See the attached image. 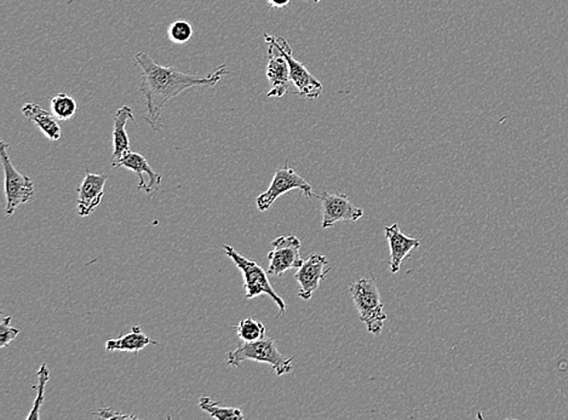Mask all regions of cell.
<instances>
[{"instance_id":"cell-22","label":"cell","mask_w":568,"mask_h":420,"mask_svg":"<svg viewBox=\"0 0 568 420\" xmlns=\"http://www.w3.org/2000/svg\"><path fill=\"white\" fill-rule=\"evenodd\" d=\"M193 34H194V29H193L191 22L185 20L175 21L168 30V39L175 44L188 43L192 39Z\"/></svg>"},{"instance_id":"cell-21","label":"cell","mask_w":568,"mask_h":420,"mask_svg":"<svg viewBox=\"0 0 568 420\" xmlns=\"http://www.w3.org/2000/svg\"><path fill=\"white\" fill-rule=\"evenodd\" d=\"M38 394L36 400H34L32 411L27 416V420H38L40 419L39 411L41 405L44 404V395H46V387L47 381L50 380V371L47 368V364H41L39 371H38Z\"/></svg>"},{"instance_id":"cell-8","label":"cell","mask_w":568,"mask_h":420,"mask_svg":"<svg viewBox=\"0 0 568 420\" xmlns=\"http://www.w3.org/2000/svg\"><path fill=\"white\" fill-rule=\"evenodd\" d=\"M268 44L267 78L271 84L268 98H282L290 92L292 81L290 67L287 57L279 49L277 44L271 38V34H264Z\"/></svg>"},{"instance_id":"cell-11","label":"cell","mask_w":568,"mask_h":420,"mask_svg":"<svg viewBox=\"0 0 568 420\" xmlns=\"http://www.w3.org/2000/svg\"><path fill=\"white\" fill-rule=\"evenodd\" d=\"M329 260L323 254L312 253L307 261L296 271L295 280L298 282V297L309 301L320 287V282L325 280L331 270H325Z\"/></svg>"},{"instance_id":"cell-17","label":"cell","mask_w":568,"mask_h":420,"mask_svg":"<svg viewBox=\"0 0 568 420\" xmlns=\"http://www.w3.org/2000/svg\"><path fill=\"white\" fill-rule=\"evenodd\" d=\"M150 344H158L144 335L139 325L133 326L130 333L116 339H109L106 342V349L108 351H131V353H140Z\"/></svg>"},{"instance_id":"cell-15","label":"cell","mask_w":568,"mask_h":420,"mask_svg":"<svg viewBox=\"0 0 568 420\" xmlns=\"http://www.w3.org/2000/svg\"><path fill=\"white\" fill-rule=\"evenodd\" d=\"M135 120L133 110L129 106L120 107L116 110L115 124H113V156L112 164L118 163L122 158L129 154L130 140L126 133L127 123Z\"/></svg>"},{"instance_id":"cell-12","label":"cell","mask_w":568,"mask_h":420,"mask_svg":"<svg viewBox=\"0 0 568 420\" xmlns=\"http://www.w3.org/2000/svg\"><path fill=\"white\" fill-rule=\"evenodd\" d=\"M107 175L91 174L86 170L84 181L78 188V215L81 217L90 216L101 204L103 195H105V185L107 184Z\"/></svg>"},{"instance_id":"cell-4","label":"cell","mask_w":568,"mask_h":420,"mask_svg":"<svg viewBox=\"0 0 568 420\" xmlns=\"http://www.w3.org/2000/svg\"><path fill=\"white\" fill-rule=\"evenodd\" d=\"M223 250H225L227 256L237 265V270L242 271L244 280H245L244 287H245L246 299H253L258 297V296L266 295L273 299L275 304L278 305L279 316L284 315L287 313V303L274 291L273 286H271L270 279H268L267 271L262 270L256 261L247 260V258L242 256L232 246L225 245Z\"/></svg>"},{"instance_id":"cell-2","label":"cell","mask_w":568,"mask_h":420,"mask_svg":"<svg viewBox=\"0 0 568 420\" xmlns=\"http://www.w3.org/2000/svg\"><path fill=\"white\" fill-rule=\"evenodd\" d=\"M349 292L368 332L374 336L381 335L388 315L385 314L376 281L373 278L359 279L350 286Z\"/></svg>"},{"instance_id":"cell-6","label":"cell","mask_w":568,"mask_h":420,"mask_svg":"<svg viewBox=\"0 0 568 420\" xmlns=\"http://www.w3.org/2000/svg\"><path fill=\"white\" fill-rule=\"evenodd\" d=\"M290 191H301L307 199H312L314 196L312 185L301 175L297 174L295 168L287 165V167H280L275 172L270 188L258 195L257 209L262 212L267 211L277 201L278 198Z\"/></svg>"},{"instance_id":"cell-19","label":"cell","mask_w":568,"mask_h":420,"mask_svg":"<svg viewBox=\"0 0 568 420\" xmlns=\"http://www.w3.org/2000/svg\"><path fill=\"white\" fill-rule=\"evenodd\" d=\"M50 107L51 113L61 122L73 118L78 110L77 101L64 92L51 99Z\"/></svg>"},{"instance_id":"cell-25","label":"cell","mask_w":568,"mask_h":420,"mask_svg":"<svg viewBox=\"0 0 568 420\" xmlns=\"http://www.w3.org/2000/svg\"><path fill=\"white\" fill-rule=\"evenodd\" d=\"M271 8H287L288 4H290L291 0H268Z\"/></svg>"},{"instance_id":"cell-23","label":"cell","mask_w":568,"mask_h":420,"mask_svg":"<svg viewBox=\"0 0 568 420\" xmlns=\"http://www.w3.org/2000/svg\"><path fill=\"white\" fill-rule=\"evenodd\" d=\"M12 320V316H6L0 325V347H8L19 336L20 330L10 325Z\"/></svg>"},{"instance_id":"cell-10","label":"cell","mask_w":568,"mask_h":420,"mask_svg":"<svg viewBox=\"0 0 568 420\" xmlns=\"http://www.w3.org/2000/svg\"><path fill=\"white\" fill-rule=\"evenodd\" d=\"M319 199L322 201L323 229L330 228L339 222H356L364 216V210L354 205L346 194L323 192Z\"/></svg>"},{"instance_id":"cell-26","label":"cell","mask_w":568,"mask_h":420,"mask_svg":"<svg viewBox=\"0 0 568 420\" xmlns=\"http://www.w3.org/2000/svg\"><path fill=\"white\" fill-rule=\"evenodd\" d=\"M307 2H311V0H307ZM313 2H314V3H320V2H322V0H313Z\"/></svg>"},{"instance_id":"cell-9","label":"cell","mask_w":568,"mask_h":420,"mask_svg":"<svg viewBox=\"0 0 568 420\" xmlns=\"http://www.w3.org/2000/svg\"><path fill=\"white\" fill-rule=\"evenodd\" d=\"M274 43L277 44L279 49L287 57L288 67H290V75L292 84H294L297 94L305 96L309 99H316L322 95L323 85L322 82L311 74V72L306 68L305 64L296 60L294 55H292L291 47L288 46V40L282 37L271 36Z\"/></svg>"},{"instance_id":"cell-13","label":"cell","mask_w":568,"mask_h":420,"mask_svg":"<svg viewBox=\"0 0 568 420\" xmlns=\"http://www.w3.org/2000/svg\"><path fill=\"white\" fill-rule=\"evenodd\" d=\"M112 167L115 168L125 167L127 170L135 172L137 177H139L137 189H139V191H142L143 189L148 194L157 191L161 182H163L161 176L151 168L146 158L141 156L139 153H133V151H130L129 154H126L118 163L112 164Z\"/></svg>"},{"instance_id":"cell-16","label":"cell","mask_w":568,"mask_h":420,"mask_svg":"<svg viewBox=\"0 0 568 420\" xmlns=\"http://www.w3.org/2000/svg\"><path fill=\"white\" fill-rule=\"evenodd\" d=\"M22 115L26 116L30 122L36 124L38 129L41 131L50 141H58L61 139V126L58 119L53 113L47 112L43 107L38 103H26L22 107Z\"/></svg>"},{"instance_id":"cell-24","label":"cell","mask_w":568,"mask_h":420,"mask_svg":"<svg viewBox=\"0 0 568 420\" xmlns=\"http://www.w3.org/2000/svg\"><path fill=\"white\" fill-rule=\"evenodd\" d=\"M94 416L103 419H135V416L124 415V413L112 408L98 409V412H94Z\"/></svg>"},{"instance_id":"cell-5","label":"cell","mask_w":568,"mask_h":420,"mask_svg":"<svg viewBox=\"0 0 568 420\" xmlns=\"http://www.w3.org/2000/svg\"><path fill=\"white\" fill-rule=\"evenodd\" d=\"M9 144L0 141V159L4 168L6 208L5 215L10 217L15 213L17 208L32 201L34 184L29 176L20 174L13 167L8 154Z\"/></svg>"},{"instance_id":"cell-3","label":"cell","mask_w":568,"mask_h":420,"mask_svg":"<svg viewBox=\"0 0 568 420\" xmlns=\"http://www.w3.org/2000/svg\"><path fill=\"white\" fill-rule=\"evenodd\" d=\"M256 361L260 364H267L273 368L278 377L291 373L292 357H285L279 351L274 339H266L253 343L240 344L236 350L229 351L227 356V364L229 366L240 367L244 361Z\"/></svg>"},{"instance_id":"cell-7","label":"cell","mask_w":568,"mask_h":420,"mask_svg":"<svg viewBox=\"0 0 568 420\" xmlns=\"http://www.w3.org/2000/svg\"><path fill=\"white\" fill-rule=\"evenodd\" d=\"M301 240L295 236H279L271 241L273 250L268 253V275L280 277L290 270H298L305 263L301 257Z\"/></svg>"},{"instance_id":"cell-1","label":"cell","mask_w":568,"mask_h":420,"mask_svg":"<svg viewBox=\"0 0 568 420\" xmlns=\"http://www.w3.org/2000/svg\"><path fill=\"white\" fill-rule=\"evenodd\" d=\"M135 64L142 70L140 91L146 99L147 116L144 120L154 130L158 129L164 107L170 99L192 88H215L223 75L228 73L227 65L222 64L206 77L185 74L176 68L157 64L146 53L137 54Z\"/></svg>"},{"instance_id":"cell-14","label":"cell","mask_w":568,"mask_h":420,"mask_svg":"<svg viewBox=\"0 0 568 420\" xmlns=\"http://www.w3.org/2000/svg\"><path fill=\"white\" fill-rule=\"evenodd\" d=\"M384 232L391 249V271L392 274H397L400 270L402 261L409 257L412 250L418 249L421 241L406 236L397 223L385 227Z\"/></svg>"},{"instance_id":"cell-20","label":"cell","mask_w":568,"mask_h":420,"mask_svg":"<svg viewBox=\"0 0 568 420\" xmlns=\"http://www.w3.org/2000/svg\"><path fill=\"white\" fill-rule=\"evenodd\" d=\"M237 336L244 343L257 342L263 339L266 336V326L261 321L254 319H245L239 322V325L234 327Z\"/></svg>"},{"instance_id":"cell-18","label":"cell","mask_w":568,"mask_h":420,"mask_svg":"<svg viewBox=\"0 0 568 420\" xmlns=\"http://www.w3.org/2000/svg\"><path fill=\"white\" fill-rule=\"evenodd\" d=\"M199 407L208 413L212 418L219 420H239L244 419V413L240 408L221 407L219 402H213L210 398H202L199 401Z\"/></svg>"}]
</instances>
